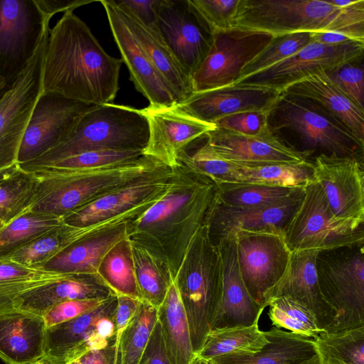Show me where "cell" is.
I'll return each mask as SVG.
<instances>
[{
	"label": "cell",
	"mask_w": 364,
	"mask_h": 364,
	"mask_svg": "<svg viewBox=\"0 0 364 364\" xmlns=\"http://www.w3.org/2000/svg\"><path fill=\"white\" fill-rule=\"evenodd\" d=\"M311 42L312 33L309 32L273 36L267 46L242 68L237 82L294 55Z\"/></svg>",
	"instance_id": "45"
},
{
	"label": "cell",
	"mask_w": 364,
	"mask_h": 364,
	"mask_svg": "<svg viewBox=\"0 0 364 364\" xmlns=\"http://www.w3.org/2000/svg\"><path fill=\"white\" fill-rule=\"evenodd\" d=\"M234 234L243 283L252 299L264 309L270 291L289 266L291 251L282 235L248 231Z\"/></svg>",
	"instance_id": "13"
},
{
	"label": "cell",
	"mask_w": 364,
	"mask_h": 364,
	"mask_svg": "<svg viewBox=\"0 0 364 364\" xmlns=\"http://www.w3.org/2000/svg\"><path fill=\"white\" fill-rule=\"evenodd\" d=\"M268 306V316L272 325L277 328H284L314 339L321 332L313 314L305 306L288 296L274 298Z\"/></svg>",
	"instance_id": "44"
},
{
	"label": "cell",
	"mask_w": 364,
	"mask_h": 364,
	"mask_svg": "<svg viewBox=\"0 0 364 364\" xmlns=\"http://www.w3.org/2000/svg\"><path fill=\"white\" fill-rule=\"evenodd\" d=\"M156 30L191 78L210 48L213 33L190 0H162Z\"/></svg>",
	"instance_id": "17"
},
{
	"label": "cell",
	"mask_w": 364,
	"mask_h": 364,
	"mask_svg": "<svg viewBox=\"0 0 364 364\" xmlns=\"http://www.w3.org/2000/svg\"><path fill=\"white\" fill-rule=\"evenodd\" d=\"M313 164L314 179L321 186L333 215L364 223L363 158L319 154Z\"/></svg>",
	"instance_id": "19"
},
{
	"label": "cell",
	"mask_w": 364,
	"mask_h": 364,
	"mask_svg": "<svg viewBox=\"0 0 364 364\" xmlns=\"http://www.w3.org/2000/svg\"><path fill=\"white\" fill-rule=\"evenodd\" d=\"M157 316L158 309L141 301L135 316L121 336L118 364H139Z\"/></svg>",
	"instance_id": "42"
},
{
	"label": "cell",
	"mask_w": 364,
	"mask_h": 364,
	"mask_svg": "<svg viewBox=\"0 0 364 364\" xmlns=\"http://www.w3.org/2000/svg\"><path fill=\"white\" fill-rule=\"evenodd\" d=\"M161 165L144 155L133 161L95 168H38L31 171L36 190L31 210L64 218Z\"/></svg>",
	"instance_id": "4"
},
{
	"label": "cell",
	"mask_w": 364,
	"mask_h": 364,
	"mask_svg": "<svg viewBox=\"0 0 364 364\" xmlns=\"http://www.w3.org/2000/svg\"><path fill=\"white\" fill-rule=\"evenodd\" d=\"M149 125L140 109L107 103L93 105L77 120L69 134L37 159L18 164L31 172L60 159L92 150L144 151Z\"/></svg>",
	"instance_id": "6"
},
{
	"label": "cell",
	"mask_w": 364,
	"mask_h": 364,
	"mask_svg": "<svg viewBox=\"0 0 364 364\" xmlns=\"http://www.w3.org/2000/svg\"><path fill=\"white\" fill-rule=\"evenodd\" d=\"M304 187L282 188L251 183H219L215 184L213 198L219 203L230 208H251L282 201Z\"/></svg>",
	"instance_id": "39"
},
{
	"label": "cell",
	"mask_w": 364,
	"mask_h": 364,
	"mask_svg": "<svg viewBox=\"0 0 364 364\" xmlns=\"http://www.w3.org/2000/svg\"><path fill=\"white\" fill-rule=\"evenodd\" d=\"M231 27L272 36L338 32L364 42V0L346 8L321 0H239Z\"/></svg>",
	"instance_id": "3"
},
{
	"label": "cell",
	"mask_w": 364,
	"mask_h": 364,
	"mask_svg": "<svg viewBox=\"0 0 364 364\" xmlns=\"http://www.w3.org/2000/svg\"><path fill=\"white\" fill-rule=\"evenodd\" d=\"M128 223L77 241L48 261L42 269L70 274H97L108 251L128 237Z\"/></svg>",
	"instance_id": "31"
},
{
	"label": "cell",
	"mask_w": 364,
	"mask_h": 364,
	"mask_svg": "<svg viewBox=\"0 0 364 364\" xmlns=\"http://www.w3.org/2000/svg\"><path fill=\"white\" fill-rule=\"evenodd\" d=\"M318 250L291 251L289 266L279 282L270 291L269 301L288 296L305 306L314 316L321 331L333 332L336 312L323 299L316 269Z\"/></svg>",
	"instance_id": "25"
},
{
	"label": "cell",
	"mask_w": 364,
	"mask_h": 364,
	"mask_svg": "<svg viewBox=\"0 0 364 364\" xmlns=\"http://www.w3.org/2000/svg\"><path fill=\"white\" fill-rule=\"evenodd\" d=\"M62 223V217L32 210L25 213L0 231V257L7 256Z\"/></svg>",
	"instance_id": "41"
},
{
	"label": "cell",
	"mask_w": 364,
	"mask_h": 364,
	"mask_svg": "<svg viewBox=\"0 0 364 364\" xmlns=\"http://www.w3.org/2000/svg\"><path fill=\"white\" fill-rule=\"evenodd\" d=\"M215 184L180 165L165 193L127 224L129 239L159 248L175 276L212 203Z\"/></svg>",
	"instance_id": "2"
},
{
	"label": "cell",
	"mask_w": 364,
	"mask_h": 364,
	"mask_svg": "<svg viewBox=\"0 0 364 364\" xmlns=\"http://www.w3.org/2000/svg\"><path fill=\"white\" fill-rule=\"evenodd\" d=\"M7 225V223L0 218V231Z\"/></svg>",
	"instance_id": "61"
},
{
	"label": "cell",
	"mask_w": 364,
	"mask_h": 364,
	"mask_svg": "<svg viewBox=\"0 0 364 364\" xmlns=\"http://www.w3.org/2000/svg\"><path fill=\"white\" fill-rule=\"evenodd\" d=\"M268 342L258 323L250 326L211 329L200 349L196 353L197 363H205L232 353H254Z\"/></svg>",
	"instance_id": "36"
},
{
	"label": "cell",
	"mask_w": 364,
	"mask_h": 364,
	"mask_svg": "<svg viewBox=\"0 0 364 364\" xmlns=\"http://www.w3.org/2000/svg\"><path fill=\"white\" fill-rule=\"evenodd\" d=\"M205 145L215 156L245 166L301 163L309 156L279 140L267 127L260 134L247 135L218 128L205 135Z\"/></svg>",
	"instance_id": "23"
},
{
	"label": "cell",
	"mask_w": 364,
	"mask_h": 364,
	"mask_svg": "<svg viewBox=\"0 0 364 364\" xmlns=\"http://www.w3.org/2000/svg\"><path fill=\"white\" fill-rule=\"evenodd\" d=\"M314 340L323 364H364V327L321 331Z\"/></svg>",
	"instance_id": "40"
},
{
	"label": "cell",
	"mask_w": 364,
	"mask_h": 364,
	"mask_svg": "<svg viewBox=\"0 0 364 364\" xmlns=\"http://www.w3.org/2000/svg\"><path fill=\"white\" fill-rule=\"evenodd\" d=\"M121 58L109 55L73 11L50 29L42 70V92L98 105L119 90Z\"/></svg>",
	"instance_id": "1"
},
{
	"label": "cell",
	"mask_w": 364,
	"mask_h": 364,
	"mask_svg": "<svg viewBox=\"0 0 364 364\" xmlns=\"http://www.w3.org/2000/svg\"><path fill=\"white\" fill-rule=\"evenodd\" d=\"M265 335L268 342L256 353L228 354L211 361L215 364H317L321 361L312 338L274 326Z\"/></svg>",
	"instance_id": "29"
},
{
	"label": "cell",
	"mask_w": 364,
	"mask_h": 364,
	"mask_svg": "<svg viewBox=\"0 0 364 364\" xmlns=\"http://www.w3.org/2000/svg\"><path fill=\"white\" fill-rule=\"evenodd\" d=\"M93 0H35L41 13L47 18H51L57 13H65L73 11L81 6L92 3Z\"/></svg>",
	"instance_id": "55"
},
{
	"label": "cell",
	"mask_w": 364,
	"mask_h": 364,
	"mask_svg": "<svg viewBox=\"0 0 364 364\" xmlns=\"http://www.w3.org/2000/svg\"><path fill=\"white\" fill-rule=\"evenodd\" d=\"M49 22L35 0H0V79L4 90L33 58Z\"/></svg>",
	"instance_id": "10"
},
{
	"label": "cell",
	"mask_w": 364,
	"mask_h": 364,
	"mask_svg": "<svg viewBox=\"0 0 364 364\" xmlns=\"http://www.w3.org/2000/svg\"><path fill=\"white\" fill-rule=\"evenodd\" d=\"M43 318L19 310L0 314V359L28 364L45 356Z\"/></svg>",
	"instance_id": "27"
},
{
	"label": "cell",
	"mask_w": 364,
	"mask_h": 364,
	"mask_svg": "<svg viewBox=\"0 0 364 364\" xmlns=\"http://www.w3.org/2000/svg\"><path fill=\"white\" fill-rule=\"evenodd\" d=\"M139 364H170L166 354L158 321L153 328Z\"/></svg>",
	"instance_id": "53"
},
{
	"label": "cell",
	"mask_w": 364,
	"mask_h": 364,
	"mask_svg": "<svg viewBox=\"0 0 364 364\" xmlns=\"http://www.w3.org/2000/svg\"><path fill=\"white\" fill-rule=\"evenodd\" d=\"M48 28L33 58L16 82L0 95V170L18 164L21 143L42 92V70Z\"/></svg>",
	"instance_id": "11"
},
{
	"label": "cell",
	"mask_w": 364,
	"mask_h": 364,
	"mask_svg": "<svg viewBox=\"0 0 364 364\" xmlns=\"http://www.w3.org/2000/svg\"><path fill=\"white\" fill-rule=\"evenodd\" d=\"M321 293L336 312L333 332L364 327V242L318 251Z\"/></svg>",
	"instance_id": "8"
},
{
	"label": "cell",
	"mask_w": 364,
	"mask_h": 364,
	"mask_svg": "<svg viewBox=\"0 0 364 364\" xmlns=\"http://www.w3.org/2000/svg\"><path fill=\"white\" fill-rule=\"evenodd\" d=\"M317 364H323V363H322V361H321L320 363H317Z\"/></svg>",
	"instance_id": "63"
},
{
	"label": "cell",
	"mask_w": 364,
	"mask_h": 364,
	"mask_svg": "<svg viewBox=\"0 0 364 364\" xmlns=\"http://www.w3.org/2000/svg\"><path fill=\"white\" fill-rule=\"evenodd\" d=\"M97 275L116 296L141 300L129 237L118 242L108 251L97 269Z\"/></svg>",
	"instance_id": "38"
},
{
	"label": "cell",
	"mask_w": 364,
	"mask_h": 364,
	"mask_svg": "<svg viewBox=\"0 0 364 364\" xmlns=\"http://www.w3.org/2000/svg\"><path fill=\"white\" fill-rule=\"evenodd\" d=\"M109 297L70 300L59 303L50 308L43 316L46 326L49 328L70 321L97 308Z\"/></svg>",
	"instance_id": "49"
},
{
	"label": "cell",
	"mask_w": 364,
	"mask_h": 364,
	"mask_svg": "<svg viewBox=\"0 0 364 364\" xmlns=\"http://www.w3.org/2000/svg\"><path fill=\"white\" fill-rule=\"evenodd\" d=\"M70 275L28 267L0 257V314L14 311L15 301L26 292Z\"/></svg>",
	"instance_id": "37"
},
{
	"label": "cell",
	"mask_w": 364,
	"mask_h": 364,
	"mask_svg": "<svg viewBox=\"0 0 364 364\" xmlns=\"http://www.w3.org/2000/svg\"><path fill=\"white\" fill-rule=\"evenodd\" d=\"M282 92L318 104L364 144V111L336 85L326 71L310 75Z\"/></svg>",
	"instance_id": "28"
},
{
	"label": "cell",
	"mask_w": 364,
	"mask_h": 364,
	"mask_svg": "<svg viewBox=\"0 0 364 364\" xmlns=\"http://www.w3.org/2000/svg\"><path fill=\"white\" fill-rule=\"evenodd\" d=\"M265 32L230 28L213 33V42L191 76L193 93L235 84L242 68L271 41Z\"/></svg>",
	"instance_id": "12"
},
{
	"label": "cell",
	"mask_w": 364,
	"mask_h": 364,
	"mask_svg": "<svg viewBox=\"0 0 364 364\" xmlns=\"http://www.w3.org/2000/svg\"><path fill=\"white\" fill-rule=\"evenodd\" d=\"M265 111H247L227 116L218 120L216 127L247 135L260 134L267 127Z\"/></svg>",
	"instance_id": "50"
},
{
	"label": "cell",
	"mask_w": 364,
	"mask_h": 364,
	"mask_svg": "<svg viewBox=\"0 0 364 364\" xmlns=\"http://www.w3.org/2000/svg\"><path fill=\"white\" fill-rule=\"evenodd\" d=\"M140 111L149 125V140L144 155L171 168L180 166L178 156L182 151L216 128L214 124L180 112L174 106H147Z\"/></svg>",
	"instance_id": "21"
},
{
	"label": "cell",
	"mask_w": 364,
	"mask_h": 364,
	"mask_svg": "<svg viewBox=\"0 0 364 364\" xmlns=\"http://www.w3.org/2000/svg\"><path fill=\"white\" fill-rule=\"evenodd\" d=\"M18 167V164H16L14 166L0 170V181L11 175Z\"/></svg>",
	"instance_id": "58"
},
{
	"label": "cell",
	"mask_w": 364,
	"mask_h": 364,
	"mask_svg": "<svg viewBox=\"0 0 364 364\" xmlns=\"http://www.w3.org/2000/svg\"><path fill=\"white\" fill-rule=\"evenodd\" d=\"M279 95L269 87L233 84L193 93L174 107L181 113L215 124L218 120L239 112H267Z\"/></svg>",
	"instance_id": "24"
},
{
	"label": "cell",
	"mask_w": 364,
	"mask_h": 364,
	"mask_svg": "<svg viewBox=\"0 0 364 364\" xmlns=\"http://www.w3.org/2000/svg\"><path fill=\"white\" fill-rule=\"evenodd\" d=\"M191 4L213 33L231 27L239 0H190Z\"/></svg>",
	"instance_id": "47"
},
{
	"label": "cell",
	"mask_w": 364,
	"mask_h": 364,
	"mask_svg": "<svg viewBox=\"0 0 364 364\" xmlns=\"http://www.w3.org/2000/svg\"><path fill=\"white\" fill-rule=\"evenodd\" d=\"M124 14L133 34L155 68L173 90L179 103L187 100L193 94L191 78L176 59L158 32L147 28L124 12Z\"/></svg>",
	"instance_id": "34"
},
{
	"label": "cell",
	"mask_w": 364,
	"mask_h": 364,
	"mask_svg": "<svg viewBox=\"0 0 364 364\" xmlns=\"http://www.w3.org/2000/svg\"><path fill=\"white\" fill-rule=\"evenodd\" d=\"M284 238L291 251L326 250L364 242V223L343 220L332 213L321 186H304L301 203L287 223Z\"/></svg>",
	"instance_id": "9"
},
{
	"label": "cell",
	"mask_w": 364,
	"mask_h": 364,
	"mask_svg": "<svg viewBox=\"0 0 364 364\" xmlns=\"http://www.w3.org/2000/svg\"><path fill=\"white\" fill-rule=\"evenodd\" d=\"M107 14L114 41L126 65L129 80L136 90L154 108L171 107L179 104L176 95L157 71L130 29L123 11L113 0L99 1Z\"/></svg>",
	"instance_id": "18"
},
{
	"label": "cell",
	"mask_w": 364,
	"mask_h": 364,
	"mask_svg": "<svg viewBox=\"0 0 364 364\" xmlns=\"http://www.w3.org/2000/svg\"><path fill=\"white\" fill-rule=\"evenodd\" d=\"M203 364H215L212 361H210V362H208V363H203Z\"/></svg>",
	"instance_id": "62"
},
{
	"label": "cell",
	"mask_w": 364,
	"mask_h": 364,
	"mask_svg": "<svg viewBox=\"0 0 364 364\" xmlns=\"http://www.w3.org/2000/svg\"><path fill=\"white\" fill-rule=\"evenodd\" d=\"M36 190L32 172L18 167L0 181V218L7 224L31 210Z\"/></svg>",
	"instance_id": "43"
},
{
	"label": "cell",
	"mask_w": 364,
	"mask_h": 364,
	"mask_svg": "<svg viewBox=\"0 0 364 364\" xmlns=\"http://www.w3.org/2000/svg\"><path fill=\"white\" fill-rule=\"evenodd\" d=\"M28 364H60V363H57V362L48 358L46 356H44L43 358H42L35 362L28 363Z\"/></svg>",
	"instance_id": "59"
},
{
	"label": "cell",
	"mask_w": 364,
	"mask_h": 364,
	"mask_svg": "<svg viewBox=\"0 0 364 364\" xmlns=\"http://www.w3.org/2000/svg\"><path fill=\"white\" fill-rule=\"evenodd\" d=\"M238 164L225 179V183H251L282 188H301L314 180V164H262L252 166Z\"/></svg>",
	"instance_id": "35"
},
{
	"label": "cell",
	"mask_w": 364,
	"mask_h": 364,
	"mask_svg": "<svg viewBox=\"0 0 364 364\" xmlns=\"http://www.w3.org/2000/svg\"><path fill=\"white\" fill-rule=\"evenodd\" d=\"M119 350L114 341L105 348L86 353L68 364H118Z\"/></svg>",
	"instance_id": "54"
},
{
	"label": "cell",
	"mask_w": 364,
	"mask_h": 364,
	"mask_svg": "<svg viewBox=\"0 0 364 364\" xmlns=\"http://www.w3.org/2000/svg\"><path fill=\"white\" fill-rule=\"evenodd\" d=\"M304 193V187L282 201L251 208H230L213 198L205 221L213 243L216 245L228 234L237 231L284 235V229L301 203Z\"/></svg>",
	"instance_id": "22"
},
{
	"label": "cell",
	"mask_w": 364,
	"mask_h": 364,
	"mask_svg": "<svg viewBox=\"0 0 364 364\" xmlns=\"http://www.w3.org/2000/svg\"><path fill=\"white\" fill-rule=\"evenodd\" d=\"M129 240L141 299L159 309L174 280L168 260L154 245L140 240Z\"/></svg>",
	"instance_id": "32"
},
{
	"label": "cell",
	"mask_w": 364,
	"mask_h": 364,
	"mask_svg": "<svg viewBox=\"0 0 364 364\" xmlns=\"http://www.w3.org/2000/svg\"><path fill=\"white\" fill-rule=\"evenodd\" d=\"M215 245L221 259L223 290L211 329L250 326L258 323L264 309L252 299L242 279L235 235L228 234Z\"/></svg>",
	"instance_id": "26"
},
{
	"label": "cell",
	"mask_w": 364,
	"mask_h": 364,
	"mask_svg": "<svg viewBox=\"0 0 364 364\" xmlns=\"http://www.w3.org/2000/svg\"><path fill=\"white\" fill-rule=\"evenodd\" d=\"M117 296L67 322L46 329L45 356L68 364L86 353L107 347L114 341Z\"/></svg>",
	"instance_id": "15"
},
{
	"label": "cell",
	"mask_w": 364,
	"mask_h": 364,
	"mask_svg": "<svg viewBox=\"0 0 364 364\" xmlns=\"http://www.w3.org/2000/svg\"><path fill=\"white\" fill-rule=\"evenodd\" d=\"M352 41H358L347 35L338 32L312 33V41L322 44L333 45Z\"/></svg>",
	"instance_id": "56"
},
{
	"label": "cell",
	"mask_w": 364,
	"mask_h": 364,
	"mask_svg": "<svg viewBox=\"0 0 364 364\" xmlns=\"http://www.w3.org/2000/svg\"><path fill=\"white\" fill-rule=\"evenodd\" d=\"M143 156L144 152L139 151L92 150L60 159L46 166L75 169L95 168L133 161Z\"/></svg>",
	"instance_id": "46"
},
{
	"label": "cell",
	"mask_w": 364,
	"mask_h": 364,
	"mask_svg": "<svg viewBox=\"0 0 364 364\" xmlns=\"http://www.w3.org/2000/svg\"><path fill=\"white\" fill-rule=\"evenodd\" d=\"M163 343L170 364H196L186 314L175 280L158 309Z\"/></svg>",
	"instance_id": "33"
},
{
	"label": "cell",
	"mask_w": 364,
	"mask_h": 364,
	"mask_svg": "<svg viewBox=\"0 0 364 364\" xmlns=\"http://www.w3.org/2000/svg\"><path fill=\"white\" fill-rule=\"evenodd\" d=\"M93 105L56 94L41 93L21 143L18 164L33 161L59 144Z\"/></svg>",
	"instance_id": "16"
},
{
	"label": "cell",
	"mask_w": 364,
	"mask_h": 364,
	"mask_svg": "<svg viewBox=\"0 0 364 364\" xmlns=\"http://www.w3.org/2000/svg\"><path fill=\"white\" fill-rule=\"evenodd\" d=\"M116 296L114 343L119 350L121 336L135 316L141 300L122 295Z\"/></svg>",
	"instance_id": "52"
},
{
	"label": "cell",
	"mask_w": 364,
	"mask_h": 364,
	"mask_svg": "<svg viewBox=\"0 0 364 364\" xmlns=\"http://www.w3.org/2000/svg\"><path fill=\"white\" fill-rule=\"evenodd\" d=\"M364 42L327 45L311 42L294 55L256 74L237 81L282 92L289 86L321 71L329 72L363 60Z\"/></svg>",
	"instance_id": "14"
},
{
	"label": "cell",
	"mask_w": 364,
	"mask_h": 364,
	"mask_svg": "<svg viewBox=\"0 0 364 364\" xmlns=\"http://www.w3.org/2000/svg\"><path fill=\"white\" fill-rule=\"evenodd\" d=\"M336 85L364 111V73L363 60L344 64L326 72Z\"/></svg>",
	"instance_id": "48"
},
{
	"label": "cell",
	"mask_w": 364,
	"mask_h": 364,
	"mask_svg": "<svg viewBox=\"0 0 364 364\" xmlns=\"http://www.w3.org/2000/svg\"><path fill=\"white\" fill-rule=\"evenodd\" d=\"M175 173L176 168L161 165L70 213L63 218V223L77 227L86 226L156 200L165 193Z\"/></svg>",
	"instance_id": "20"
},
{
	"label": "cell",
	"mask_w": 364,
	"mask_h": 364,
	"mask_svg": "<svg viewBox=\"0 0 364 364\" xmlns=\"http://www.w3.org/2000/svg\"></svg>",
	"instance_id": "64"
},
{
	"label": "cell",
	"mask_w": 364,
	"mask_h": 364,
	"mask_svg": "<svg viewBox=\"0 0 364 364\" xmlns=\"http://www.w3.org/2000/svg\"><path fill=\"white\" fill-rule=\"evenodd\" d=\"M5 89V83L3 80L0 79V95Z\"/></svg>",
	"instance_id": "60"
},
{
	"label": "cell",
	"mask_w": 364,
	"mask_h": 364,
	"mask_svg": "<svg viewBox=\"0 0 364 364\" xmlns=\"http://www.w3.org/2000/svg\"><path fill=\"white\" fill-rule=\"evenodd\" d=\"M356 0H329L328 1L339 8H346L353 5Z\"/></svg>",
	"instance_id": "57"
},
{
	"label": "cell",
	"mask_w": 364,
	"mask_h": 364,
	"mask_svg": "<svg viewBox=\"0 0 364 364\" xmlns=\"http://www.w3.org/2000/svg\"><path fill=\"white\" fill-rule=\"evenodd\" d=\"M111 295L115 294L97 274H72L26 292L16 299L14 309L43 317L50 308L61 302Z\"/></svg>",
	"instance_id": "30"
},
{
	"label": "cell",
	"mask_w": 364,
	"mask_h": 364,
	"mask_svg": "<svg viewBox=\"0 0 364 364\" xmlns=\"http://www.w3.org/2000/svg\"><path fill=\"white\" fill-rule=\"evenodd\" d=\"M126 14L141 24L156 31V23L162 0H113Z\"/></svg>",
	"instance_id": "51"
},
{
	"label": "cell",
	"mask_w": 364,
	"mask_h": 364,
	"mask_svg": "<svg viewBox=\"0 0 364 364\" xmlns=\"http://www.w3.org/2000/svg\"><path fill=\"white\" fill-rule=\"evenodd\" d=\"M267 124L284 144L309 157L318 152L363 158L364 144L311 100L281 92L267 112Z\"/></svg>",
	"instance_id": "5"
},
{
	"label": "cell",
	"mask_w": 364,
	"mask_h": 364,
	"mask_svg": "<svg viewBox=\"0 0 364 364\" xmlns=\"http://www.w3.org/2000/svg\"><path fill=\"white\" fill-rule=\"evenodd\" d=\"M174 280L196 353L211 329L223 290L220 255L205 223L194 236Z\"/></svg>",
	"instance_id": "7"
}]
</instances>
